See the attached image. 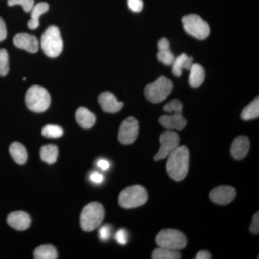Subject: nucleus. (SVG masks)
Instances as JSON below:
<instances>
[{
    "instance_id": "nucleus-1",
    "label": "nucleus",
    "mask_w": 259,
    "mask_h": 259,
    "mask_svg": "<svg viewBox=\"0 0 259 259\" xmlns=\"http://www.w3.org/2000/svg\"><path fill=\"white\" fill-rule=\"evenodd\" d=\"M166 171L177 182L183 180L187 176L190 164V151L185 146H178L167 157Z\"/></svg>"
},
{
    "instance_id": "nucleus-2",
    "label": "nucleus",
    "mask_w": 259,
    "mask_h": 259,
    "mask_svg": "<svg viewBox=\"0 0 259 259\" xmlns=\"http://www.w3.org/2000/svg\"><path fill=\"white\" fill-rule=\"evenodd\" d=\"M51 96L49 92L42 87L34 85L30 87L25 95V103L29 110L34 112L47 111L51 105Z\"/></svg>"
},
{
    "instance_id": "nucleus-3",
    "label": "nucleus",
    "mask_w": 259,
    "mask_h": 259,
    "mask_svg": "<svg viewBox=\"0 0 259 259\" xmlns=\"http://www.w3.org/2000/svg\"><path fill=\"white\" fill-rule=\"evenodd\" d=\"M40 47L49 57L56 58L60 55L64 44L58 27L51 25L46 30L40 39Z\"/></svg>"
},
{
    "instance_id": "nucleus-4",
    "label": "nucleus",
    "mask_w": 259,
    "mask_h": 259,
    "mask_svg": "<svg viewBox=\"0 0 259 259\" xmlns=\"http://www.w3.org/2000/svg\"><path fill=\"white\" fill-rule=\"evenodd\" d=\"M148 200L147 191L141 185H134L122 190L119 195V204L125 209L141 207Z\"/></svg>"
},
{
    "instance_id": "nucleus-5",
    "label": "nucleus",
    "mask_w": 259,
    "mask_h": 259,
    "mask_svg": "<svg viewBox=\"0 0 259 259\" xmlns=\"http://www.w3.org/2000/svg\"><path fill=\"white\" fill-rule=\"evenodd\" d=\"M105 218V209L98 202L85 206L81 214V226L84 231L91 232L100 227Z\"/></svg>"
},
{
    "instance_id": "nucleus-6",
    "label": "nucleus",
    "mask_w": 259,
    "mask_h": 259,
    "mask_svg": "<svg viewBox=\"0 0 259 259\" xmlns=\"http://www.w3.org/2000/svg\"><path fill=\"white\" fill-rule=\"evenodd\" d=\"M173 90V83L166 76H160L145 88V96L148 101L158 104L164 101Z\"/></svg>"
},
{
    "instance_id": "nucleus-7",
    "label": "nucleus",
    "mask_w": 259,
    "mask_h": 259,
    "mask_svg": "<svg viewBox=\"0 0 259 259\" xmlns=\"http://www.w3.org/2000/svg\"><path fill=\"white\" fill-rule=\"evenodd\" d=\"M156 241L159 247L177 250L183 249L187 243V237L182 232L171 228L160 231Z\"/></svg>"
},
{
    "instance_id": "nucleus-8",
    "label": "nucleus",
    "mask_w": 259,
    "mask_h": 259,
    "mask_svg": "<svg viewBox=\"0 0 259 259\" xmlns=\"http://www.w3.org/2000/svg\"><path fill=\"white\" fill-rule=\"evenodd\" d=\"M182 23L185 31L199 40H204L210 34V28L208 23L199 15H186L182 18Z\"/></svg>"
},
{
    "instance_id": "nucleus-9",
    "label": "nucleus",
    "mask_w": 259,
    "mask_h": 259,
    "mask_svg": "<svg viewBox=\"0 0 259 259\" xmlns=\"http://www.w3.org/2000/svg\"><path fill=\"white\" fill-rule=\"evenodd\" d=\"M180 142V136L175 131L168 130L163 132L160 136L161 147L158 153L155 155V161H158L167 158L170 153L178 147Z\"/></svg>"
},
{
    "instance_id": "nucleus-10",
    "label": "nucleus",
    "mask_w": 259,
    "mask_h": 259,
    "mask_svg": "<svg viewBox=\"0 0 259 259\" xmlns=\"http://www.w3.org/2000/svg\"><path fill=\"white\" fill-rule=\"evenodd\" d=\"M139 132V121L134 117H127L121 123L119 129V141L124 145L133 144L137 139Z\"/></svg>"
},
{
    "instance_id": "nucleus-11",
    "label": "nucleus",
    "mask_w": 259,
    "mask_h": 259,
    "mask_svg": "<svg viewBox=\"0 0 259 259\" xmlns=\"http://www.w3.org/2000/svg\"><path fill=\"white\" fill-rule=\"evenodd\" d=\"M236 196V191L231 186H219L211 191L209 197L214 203L226 205L233 202Z\"/></svg>"
},
{
    "instance_id": "nucleus-12",
    "label": "nucleus",
    "mask_w": 259,
    "mask_h": 259,
    "mask_svg": "<svg viewBox=\"0 0 259 259\" xmlns=\"http://www.w3.org/2000/svg\"><path fill=\"white\" fill-rule=\"evenodd\" d=\"M98 102L102 110L108 113H117L123 107V102L118 101L115 95L109 92L100 94Z\"/></svg>"
},
{
    "instance_id": "nucleus-13",
    "label": "nucleus",
    "mask_w": 259,
    "mask_h": 259,
    "mask_svg": "<svg viewBox=\"0 0 259 259\" xmlns=\"http://www.w3.org/2000/svg\"><path fill=\"white\" fill-rule=\"evenodd\" d=\"M159 122L163 127L170 131H181L185 128L187 124V120L182 115V112H173L172 115L161 116Z\"/></svg>"
},
{
    "instance_id": "nucleus-14",
    "label": "nucleus",
    "mask_w": 259,
    "mask_h": 259,
    "mask_svg": "<svg viewBox=\"0 0 259 259\" xmlns=\"http://www.w3.org/2000/svg\"><path fill=\"white\" fill-rule=\"evenodd\" d=\"M13 44L19 49H24L32 54L36 53L39 49L37 37L28 33L17 34L13 39Z\"/></svg>"
},
{
    "instance_id": "nucleus-15",
    "label": "nucleus",
    "mask_w": 259,
    "mask_h": 259,
    "mask_svg": "<svg viewBox=\"0 0 259 259\" xmlns=\"http://www.w3.org/2000/svg\"><path fill=\"white\" fill-rule=\"evenodd\" d=\"M249 149V139L245 136H238L232 143L231 156L236 160L243 159L248 155Z\"/></svg>"
},
{
    "instance_id": "nucleus-16",
    "label": "nucleus",
    "mask_w": 259,
    "mask_h": 259,
    "mask_svg": "<svg viewBox=\"0 0 259 259\" xmlns=\"http://www.w3.org/2000/svg\"><path fill=\"white\" fill-rule=\"evenodd\" d=\"M8 224L17 231H25L28 229L31 223V218L28 213L23 211H16L8 215Z\"/></svg>"
},
{
    "instance_id": "nucleus-17",
    "label": "nucleus",
    "mask_w": 259,
    "mask_h": 259,
    "mask_svg": "<svg viewBox=\"0 0 259 259\" xmlns=\"http://www.w3.org/2000/svg\"><path fill=\"white\" fill-rule=\"evenodd\" d=\"M158 60L166 66H171L175 56L170 49V42L168 39L163 37L158 42Z\"/></svg>"
},
{
    "instance_id": "nucleus-18",
    "label": "nucleus",
    "mask_w": 259,
    "mask_h": 259,
    "mask_svg": "<svg viewBox=\"0 0 259 259\" xmlns=\"http://www.w3.org/2000/svg\"><path fill=\"white\" fill-rule=\"evenodd\" d=\"M193 64V58L187 56L186 54H180L175 58L172 66V72L175 76H180L184 69L190 71Z\"/></svg>"
},
{
    "instance_id": "nucleus-19",
    "label": "nucleus",
    "mask_w": 259,
    "mask_h": 259,
    "mask_svg": "<svg viewBox=\"0 0 259 259\" xmlns=\"http://www.w3.org/2000/svg\"><path fill=\"white\" fill-rule=\"evenodd\" d=\"M76 120L82 128L90 129L96 122V117L86 107H81L76 110Z\"/></svg>"
},
{
    "instance_id": "nucleus-20",
    "label": "nucleus",
    "mask_w": 259,
    "mask_h": 259,
    "mask_svg": "<svg viewBox=\"0 0 259 259\" xmlns=\"http://www.w3.org/2000/svg\"><path fill=\"white\" fill-rule=\"evenodd\" d=\"M49 10V5L47 3H39L37 5H34L31 11H30L31 19L29 20L28 28L31 29V30H35V29L38 28L39 24H40L39 18L44 13H47Z\"/></svg>"
},
{
    "instance_id": "nucleus-21",
    "label": "nucleus",
    "mask_w": 259,
    "mask_h": 259,
    "mask_svg": "<svg viewBox=\"0 0 259 259\" xmlns=\"http://www.w3.org/2000/svg\"><path fill=\"white\" fill-rule=\"evenodd\" d=\"M190 74L189 83L192 88H199L205 79V71L204 68L199 64H192L190 69Z\"/></svg>"
},
{
    "instance_id": "nucleus-22",
    "label": "nucleus",
    "mask_w": 259,
    "mask_h": 259,
    "mask_svg": "<svg viewBox=\"0 0 259 259\" xmlns=\"http://www.w3.org/2000/svg\"><path fill=\"white\" fill-rule=\"evenodd\" d=\"M10 153L15 163L19 165L25 164L28 160V153L23 144L18 142L10 145Z\"/></svg>"
},
{
    "instance_id": "nucleus-23",
    "label": "nucleus",
    "mask_w": 259,
    "mask_h": 259,
    "mask_svg": "<svg viewBox=\"0 0 259 259\" xmlns=\"http://www.w3.org/2000/svg\"><path fill=\"white\" fill-rule=\"evenodd\" d=\"M40 158L48 164H54L59 156V149L55 145H47L40 149Z\"/></svg>"
},
{
    "instance_id": "nucleus-24",
    "label": "nucleus",
    "mask_w": 259,
    "mask_h": 259,
    "mask_svg": "<svg viewBox=\"0 0 259 259\" xmlns=\"http://www.w3.org/2000/svg\"><path fill=\"white\" fill-rule=\"evenodd\" d=\"M35 259H56L58 258V252L52 245H42L34 250Z\"/></svg>"
},
{
    "instance_id": "nucleus-25",
    "label": "nucleus",
    "mask_w": 259,
    "mask_h": 259,
    "mask_svg": "<svg viewBox=\"0 0 259 259\" xmlns=\"http://www.w3.org/2000/svg\"><path fill=\"white\" fill-rule=\"evenodd\" d=\"M258 116L259 99L258 97L243 109L241 113V118L244 120H250L258 118Z\"/></svg>"
},
{
    "instance_id": "nucleus-26",
    "label": "nucleus",
    "mask_w": 259,
    "mask_h": 259,
    "mask_svg": "<svg viewBox=\"0 0 259 259\" xmlns=\"http://www.w3.org/2000/svg\"><path fill=\"white\" fill-rule=\"evenodd\" d=\"M182 255L179 250L168 249L158 246L153 250L152 253L153 259H180Z\"/></svg>"
},
{
    "instance_id": "nucleus-27",
    "label": "nucleus",
    "mask_w": 259,
    "mask_h": 259,
    "mask_svg": "<svg viewBox=\"0 0 259 259\" xmlns=\"http://www.w3.org/2000/svg\"><path fill=\"white\" fill-rule=\"evenodd\" d=\"M42 136L51 139H58L64 134V131L60 126L56 125H47L42 130Z\"/></svg>"
},
{
    "instance_id": "nucleus-28",
    "label": "nucleus",
    "mask_w": 259,
    "mask_h": 259,
    "mask_svg": "<svg viewBox=\"0 0 259 259\" xmlns=\"http://www.w3.org/2000/svg\"><path fill=\"white\" fill-rule=\"evenodd\" d=\"M9 56L8 51L0 49V76H5L9 72Z\"/></svg>"
},
{
    "instance_id": "nucleus-29",
    "label": "nucleus",
    "mask_w": 259,
    "mask_h": 259,
    "mask_svg": "<svg viewBox=\"0 0 259 259\" xmlns=\"http://www.w3.org/2000/svg\"><path fill=\"white\" fill-rule=\"evenodd\" d=\"M8 5L10 7L20 5L24 11L30 13L35 5V2L34 0H8Z\"/></svg>"
},
{
    "instance_id": "nucleus-30",
    "label": "nucleus",
    "mask_w": 259,
    "mask_h": 259,
    "mask_svg": "<svg viewBox=\"0 0 259 259\" xmlns=\"http://www.w3.org/2000/svg\"><path fill=\"white\" fill-rule=\"evenodd\" d=\"M182 108H183V106H182V102L177 99H175L164 105L163 110L166 112H169V113H173V112H182Z\"/></svg>"
},
{
    "instance_id": "nucleus-31",
    "label": "nucleus",
    "mask_w": 259,
    "mask_h": 259,
    "mask_svg": "<svg viewBox=\"0 0 259 259\" xmlns=\"http://www.w3.org/2000/svg\"><path fill=\"white\" fill-rule=\"evenodd\" d=\"M112 227L110 225H105L99 229V238L102 241H107L112 236Z\"/></svg>"
},
{
    "instance_id": "nucleus-32",
    "label": "nucleus",
    "mask_w": 259,
    "mask_h": 259,
    "mask_svg": "<svg viewBox=\"0 0 259 259\" xmlns=\"http://www.w3.org/2000/svg\"><path fill=\"white\" fill-rule=\"evenodd\" d=\"M115 238L116 241L120 245H126L128 242L129 234L125 229L119 230L117 233H115Z\"/></svg>"
},
{
    "instance_id": "nucleus-33",
    "label": "nucleus",
    "mask_w": 259,
    "mask_h": 259,
    "mask_svg": "<svg viewBox=\"0 0 259 259\" xmlns=\"http://www.w3.org/2000/svg\"><path fill=\"white\" fill-rule=\"evenodd\" d=\"M130 10L134 13H140L144 8L143 0H127Z\"/></svg>"
},
{
    "instance_id": "nucleus-34",
    "label": "nucleus",
    "mask_w": 259,
    "mask_h": 259,
    "mask_svg": "<svg viewBox=\"0 0 259 259\" xmlns=\"http://www.w3.org/2000/svg\"><path fill=\"white\" fill-rule=\"evenodd\" d=\"M250 231L253 234L257 235L259 233V212H256L252 219V223L250 226Z\"/></svg>"
},
{
    "instance_id": "nucleus-35",
    "label": "nucleus",
    "mask_w": 259,
    "mask_h": 259,
    "mask_svg": "<svg viewBox=\"0 0 259 259\" xmlns=\"http://www.w3.org/2000/svg\"><path fill=\"white\" fill-rule=\"evenodd\" d=\"M89 179H90L92 182L97 184V185L101 184L104 181L103 175L97 171L92 172L90 175V177H89Z\"/></svg>"
},
{
    "instance_id": "nucleus-36",
    "label": "nucleus",
    "mask_w": 259,
    "mask_h": 259,
    "mask_svg": "<svg viewBox=\"0 0 259 259\" xmlns=\"http://www.w3.org/2000/svg\"><path fill=\"white\" fill-rule=\"evenodd\" d=\"M97 166L102 171H107L110 168V163L106 159L100 158L97 161Z\"/></svg>"
},
{
    "instance_id": "nucleus-37",
    "label": "nucleus",
    "mask_w": 259,
    "mask_h": 259,
    "mask_svg": "<svg viewBox=\"0 0 259 259\" xmlns=\"http://www.w3.org/2000/svg\"><path fill=\"white\" fill-rule=\"evenodd\" d=\"M7 37L6 25L3 18H0V42L3 41Z\"/></svg>"
},
{
    "instance_id": "nucleus-38",
    "label": "nucleus",
    "mask_w": 259,
    "mask_h": 259,
    "mask_svg": "<svg viewBox=\"0 0 259 259\" xmlns=\"http://www.w3.org/2000/svg\"><path fill=\"white\" fill-rule=\"evenodd\" d=\"M196 259H210L212 258V255L207 250H201L195 257Z\"/></svg>"
}]
</instances>
